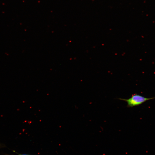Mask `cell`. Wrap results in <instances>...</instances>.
I'll use <instances>...</instances> for the list:
<instances>
[{
	"label": "cell",
	"mask_w": 155,
	"mask_h": 155,
	"mask_svg": "<svg viewBox=\"0 0 155 155\" xmlns=\"http://www.w3.org/2000/svg\"><path fill=\"white\" fill-rule=\"evenodd\" d=\"M155 97L147 98L137 94H133L131 97L127 99L121 98L119 100L126 102L127 103V107H132L139 106L148 100L153 99Z\"/></svg>",
	"instance_id": "6da1fadb"
},
{
	"label": "cell",
	"mask_w": 155,
	"mask_h": 155,
	"mask_svg": "<svg viewBox=\"0 0 155 155\" xmlns=\"http://www.w3.org/2000/svg\"><path fill=\"white\" fill-rule=\"evenodd\" d=\"M18 155H29L27 154H19Z\"/></svg>",
	"instance_id": "7a4b0ae2"
},
{
	"label": "cell",
	"mask_w": 155,
	"mask_h": 155,
	"mask_svg": "<svg viewBox=\"0 0 155 155\" xmlns=\"http://www.w3.org/2000/svg\"><path fill=\"white\" fill-rule=\"evenodd\" d=\"M6 155H9L6 154Z\"/></svg>",
	"instance_id": "3957f363"
}]
</instances>
